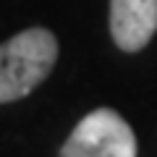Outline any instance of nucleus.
Listing matches in <instances>:
<instances>
[{
  "mask_svg": "<svg viewBox=\"0 0 157 157\" xmlns=\"http://www.w3.org/2000/svg\"><path fill=\"white\" fill-rule=\"evenodd\" d=\"M60 157H136V136L123 115L97 107L76 123Z\"/></svg>",
  "mask_w": 157,
  "mask_h": 157,
  "instance_id": "nucleus-2",
  "label": "nucleus"
},
{
  "mask_svg": "<svg viewBox=\"0 0 157 157\" xmlns=\"http://www.w3.org/2000/svg\"><path fill=\"white\" fill-rule=\"evenodd\" d=\"M157 32V0H110V34L123 52L147 47Z\"/></svg>",
  "mask_w": 157,
  "mask_h": 157,
  "instance_id": "nucleus-3",
  "label": "nucleus"
},
{
  "mask_svg": "<svg viewBox=\"0 0 157 157\" xmlns=\"http://www.w3.org/2000/svg\"><path fill=\"white\" fill-rule=\"evenodd\" d=\"M58 60V39L34 26L0 45V102H16L37 89Z\"/></svg>",
  "mask_w": 157,
  "mask_h": 157,
  "instance_id": "nucleus-1",
  "label": "nucleus"
}]
</instances>
